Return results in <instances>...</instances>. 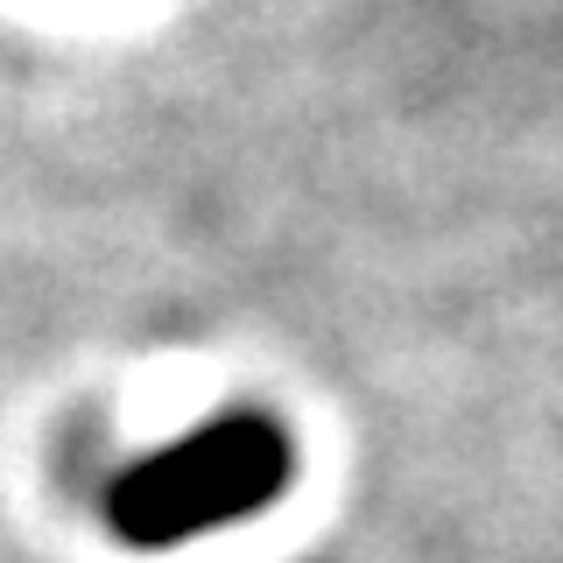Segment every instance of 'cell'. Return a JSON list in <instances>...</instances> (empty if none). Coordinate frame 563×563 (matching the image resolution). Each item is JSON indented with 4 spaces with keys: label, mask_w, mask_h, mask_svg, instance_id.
Segmentation results:
<instances>
[{
    "label": "cell",
    "mask_w": 563,
    "mask_h": 563,
    "mask_svg": "<svg viewBox=\"0 0 563 563\" xmlns=\"http://www.w3.org/2000/svg\"><path fill=\"white\" fill-rule=\"evenodd\" d=\"M296 479V444L275 416H211L190 437L134 457L106 486V528L128 550H176L211 528L254 521Z\"/></svg>",
    "instance_id": "cell-1"
}]
</instances>
